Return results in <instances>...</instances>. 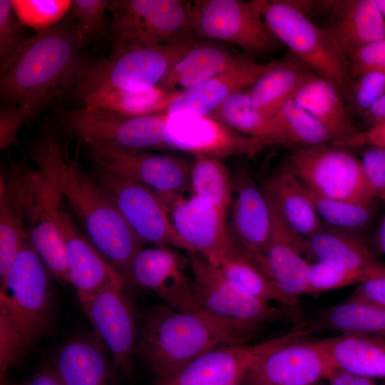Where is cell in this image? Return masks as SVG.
<instances>
[{"instance_id": "obj_58", "label": "cell", "mask_w": 385, "mask_h": 385, "mask_svg": "<svg viewBox=\"0 0 385 385\" xmlns=\"http://www.w3.org/2000/svg\"><path fill=\"white\" fill-rule=\"evenodd\" d=\"M312 385H319L318 384H312Z\"/></svg>"}, {"instance_id": "obj_18", "label": "cell", "mask_w": 385, "mask_h": 385, "mask_svg": "<svg viewBox=\"0 0 385 385\" xmlns=\"http://www.w3.org/2000/svg\"><path fill=\"white\" fill-rule=\"evenodd\" d=\"M159 195L175 232L192 253L215 265L235 247L226 223L227 215L212 203L192 194Z\"/></svg>"}, {"instance_id": "obj_52", "label": "cell", "mask_w": 385, "mask_h": 385, "mask_svg": "<svg viewBox=\"0 0 385 385\" xmlns=\"http://www.w3.org/2000/svg\"><path fill=\"white\" fill-rule=\"evenodd\" d=\"M22 385H63L52 366H46L34 374Z\"/></svg>"}, {"instance_id": "obj_5", "label": "cell", "mask_w": 385, "mask_h": 385, "mask_svg": "<svg viewBox=\"0 0 385 385\" xmlns=\"http://www.w3.org/2000/svg\"><path fill=\"white\" fill-rule=\"evenodd\" d=\"M198 40L194 37L133 49L115 57L86 58L71 91L80 100L100 89L143 91L158 86Z\"/></svg>"}, {"instance_id": "obj_4", "label": "cell", "mask_w": 385, "mask_h": 385, "mask_svg": "<svg viewBox=\"0 0 385 385\" xmlns=\"http://www.w3.org/2000/svg\"><path fill=\"white\" fill-rule=\"evenodd\" d=\"M52 274L24 241L0 287V379L19 364L51 330L54 319Z\"/></svg>"}, {"instance_id": "obj_33", "label": "cell", "mask_w": 385, "mask_h": 385, "mask_svg": "<svg viewBox=\"0 0 385 385\" xmlns=\"http://www.w3.org/2000/svg\"><path fill=\"white\" fill-rule=\"evenodd\" d=\"M320 341L337 367L375 379H385V339L339 334Z\"/></svg>"}, {"instance_id": "obj_20", "label": "cell", "mask_w": 385, "mask_h": 385, "mask_svg": "<svg viewBox=\"0 0 385 385\" xmlns=\"http://www.w3.org/2000/svg\"><path fill=\"white\" fill-rule=\"evenodd\" d=\"M36 170L27 158L1 163L0 170V280L24 241L35 192Z\"/></svg>"}, {"instance_id": "obj_37", "label": "cell", "mask_w": 385, "mask_h": 385, "mask_svg": "<svg viewBox=\"0 0 385 385\" xmlns=\"http://www.w3.org/2000/svg\"><path fill=\"white\" fill-rule=\"evenodd\" d=\"M212 265L229 282L259 299L290 309L299 304L279 292L237 245Z\"/></svg>"}, {"instance_id": "obj_34", "label": "cell", "mask_w": 385, "mask_h": 385, "mask_svg": "<svg viewBox=\"0 0 385 385\" xmlns=\"http://www.w3.org/2000/svg\"><path fill=\"white\" fill-rule=\"evenodd\" d=\"M312 332L319 330L357 334L385 339V309L372 304L344 301L317 312L308 322Z\"/></svg>"}, {"instance_id": "obj_19", "label": "cell", "mask_w": 385, "mask_h": 385, "mask_svg": "<svg viewBox=\"0 0 385 385\" xmlns=\"http://www.w3.org/2000/svg\"><path fill=\"white\" fill-rule=\"evenodd\" d=\"M128 280L150 290L175 310L200 312L189 257L175 248L141 249L133 260Z\"/></svg>"}, {"instance_id": "obj_11", "label": "cell", "mask_w": 385, "mask_h": 385, "mask_svg": "<svg viewBox=\"0 0 385 385\" xmlns=\"http://www.w3.org/2000/svg\"><path fill=\"white\" fill-rule=\"evenodd\" d=\"M96 179L111 195L123 217L143 243L192 253L179 237L159 193L111 170L94 165Z\"/></svg>"}, {"instance_id": "obj_36", "label": "cell", "mask_w": 385, "mask_h": 385, "mask_svg": "<svg viewBox=\"0 0 385 385\" xmlns=\"http://www.w3.org/2000/svg\"><path fill=\"white\" fill-rule=\"evenodd\" d=\"M209 115L242 134L263 139L270 145L287 148L276 117L264 115L252 102L249 91L233 94Z\"/></svg>"}, {"instance_id": "obj_49", "label": "cell", "mask_w": 385, "mask_h": 385, "mask_svg": "<svg viewBox=\"0 0 385 385\" xmlns=\"http://www.w3.org/2000/svg\"><path fill=\"white\" fill-rule=\"evenodd\" d=\"M331 144L348 149L364 146L385 149V120L371 125L364 130H357L350 136Z\"/></svg>"}, {"instance_id": "obj_9", "label": "cell", "mask_w": 385, "mask_h": 385, "mask_svg": "<svg viewBox=\"0 0 385 385\" xmlns=\"http://www.w3.org/2000/svg\"><path fill=\"white\" fill-rule=\"evenodd\" d=\"M199 311L221 321L260 332L284 318L288 308H279L241 289L226 279L197 253H188Z\"/></svg>"}, {"instance_id": "obj_6", "label": "cell", "mask_w": 385, "mask_h": 385, "mask_svg": "<svg viewBox=\"0 0 385 385\" xmlns=\"http://www.w3.org/2000/svg\"><path fill=\"white\" fill-rule=\"evenodd\" d=\"M255 2L278 41L313 73L335 84L344 95L350 81L349 58L329 32L312 21L291 0Z\"/></svg>"}, {"instance_id": "obj_50", "label": "cell", "mask_w": 385, "mask_h": 385, "mask_svg": "<svg viewBox=\"0 0 385 385\" xmlns=\"http://www.w3.org/2000/svg\"><path fill=\"white\" fill-rule=\"evenodd\" d=\"M346 301L359 302L385 309V274L359 283Z\"/></svg>"}, {"instance_id": "obj_3", "label": "cell", "mask_w": 385, "mask_h": 385, "mask_svg": "<svg viewBox=\"0 0 385 385\" xmlns=\"http://www.w3.org/2000/svg\"><path fill=\"white\" fill-rule=\"evenodd\" d=\"M135 356L155 379L165 377L197 357L227 345L248 344L260 332L201 312H183L157 304L138 312Z\"/></svg>"}, {"instance_id": "obj_8", "label": "cell", "mask_w": 385, "mask_h": 385, "mask_svg": "<svg viewBox=\"0 0 385 385\" xmlns=\"http://www.w3.org/2000/svg\"><path fill=\"white\" fill-rule=\"evenodd\" d=\"M284 163L312 192L332 199L376 202L366 184L360 158L332 144L292 150Z\"/></svg>"}, {"instance_id": "obj_44", "label": "cell", "mask_w": 385, "mask_h": 385, "mask_svg": "<svg viewBox=\"0 0 385 385\" xmlns=\"http://www.w3.org/2000/svg\"><path fill=\"white\" fill-rule=\"evenodd\" d=\"M110 2V0L73 1L69 12L86 46L105 32L106 13Z\"/></svg>"}, {"instance_id": "obj_51", "label": "cell", "mask_w": 385, "mask_h": 385, "mask_svg": "<svg viewBox=\"0 0 385 385\" xmlns=\"http://www.w3.org/2000/svg\"><path fill=\"white\" fill-rule=\"evenodd\" d=\"M329 385H379L375 379L335 367L326 379Z\"/></svg>"}, {"instance_id": "obj_26", "label": "cell", "mask_w": 385, "mask_h": 385, "mask_svg": "<svg viewBox=\"0 0 385 385\" xmlns=\"http://www.w3.org/2000/svg\"><path fill=\"white\" fill-rule=\"evenodd\" d=\"M108 351L93 333L78 336L58 349L52 368L63 385H115Z\"/></svg>"}, {"instance_id": "obj_24", "label": "cell", "mask_w": 385, "mask_h": 385, "mask_svg": "<svg viewBox=\"0 0 385 385\" xmlns=\"http://www.w3.org/2000/svg\"><path fill=\"white\" fill-rule=\"evenodd\" d=\"M58 215L69 283L76 289L80 303L106 287H125L127 282L125 277L89 242L78 227L62 197Z\"/></svg>"}, {"instance_id": "obj_28", "label": "cell", "mask_w": 385, "mask_h": 385, "mask_svg": "<svg viewBox=\"0 0 385 385\" xmlns=\"http://www.w3.org/2000/svg\"><path fill=\"white\" fill-rule=\"evenodd\" d=\"M324 29L348 58L359 48L385 38V19L375 0L337 1Z\"/></svg>"}, {"instance_id": "obj_25", "label": "cell", "mask_w": 385, "mask_h": 385, "mask_svg": "<svg viewBox=\"0 0 385 385\" xmlns=\"http://www.w3.org/2000/svg\"><path fill=\"white\" fill-rule=\"evenodd\" d=\"M273 64L257 63L246 58L228 71L193 87L178 91L165 113L209 115L233 94L252 86Z\"/></svg>"}, {"instance_id": "obj_30", "label": "cell", "mask_w": 385, "mask_h": 385, "mask_svg": "<svg viewBox=\"0 0 385 385\" xmlns=\"http://www.w3.org/2000/svg\"><path fill=\"white\" fill-rule=\"evenodd\" d=\"M293 99L327 128L333 138L332 143L358 130L343 92L335 84L314 73L299 86Z\"/></svg>"}, {"instance_id": "obj_48", "label": "cell", "mask_w": 385, "mask_h": 385, "mask_svg": "<svg viewBox=\"0 0 385 385\" xmlns=\"http://www.w3.org/2000/svg\"><path fill=\"white\" fill-rule=\"evenodd\" d=\"M34 115L26 105L6 106L0 112V148H7L17 140L20 128Z\"/></svg>"}, {"instance_id": "obj_35", "label": "cell", "mask_w": 385, "mask_h": 385, "mask_svg": "<svg viewBox=\"0 0 385 385\" xmlns=\"http://www.w3.org/2000/svg\"><path fill=\"white\" fill-rule=\"evenodd\" d=\"M177 93L168 92L159 85L143 91L104 88L91 92L80 101L87 110L140 115L165 113Z\"/></svg>"}, {"instance_id": "obj_56", "label": "cell", "mask_w": 385, "mask_h": 385, "mask_svg": "<svg viewBox=\"0 0 385 385\" xmlns=\"http://www.w3.org/2000/svg\"><path fill=\"white\" fill-rule=\"evenodd\" d=\"M0 385H10L9 381L6 380V378L0 379Z\"/></svg>"}, {"instance_id": "obj_45", "label": "cell", "mask_w": 385, "mask_h": 385, "mask_svg": "<svg viewBox=\"0 0 385 385\" xmlns=\"http://www.w3.org/2000/svg\"><path fill=\"white\" fill-rule=\"evenodd\" d=\"M385 95V73L368 72L349 81L344 96L357 113L363 115Z\"/></svg>"}, {"instance_id": "obj_42", "label": "cell", "mask_w": 385, "mask_h": 385, "mask_svg": "<svg viewBox=\"0 0 385 385\" xmlns=\"http://www.w3.org/2000/svg\"><path fill=\"white\" fill-rule=\"evenodd\" d=\"M28 38L14 13L11 0H1L0 76L11 66Z\"/></svg>"}, {"instance_id": "obj_7", "label": "cell", "mask_w": 385, "mask_h": 385, "mask_svg": "<svg viewBox=\"0 0 385 385\" xmlns=\"http://www.w3.org/2000/svg\"><path fill=\"white\" fill-rule=\"evenodd\" d=\"M190 3L182 0H112L108 57L147 46L197 37L191 27Z\"/></svg>"}, {"instance_id": "obj_53", "label": "cell", "mask_w": 385, "mask_h": 385, "mask_svg": "<svg viewBox=\"0 0 385 385\" xmlns=\"http://www.w3.org/2000/svg\"><path fill=\"white\" fill-rule=\"evenodd\" d=\"M364 118L371 123V125L385 120V95L380 98L366 113Z\"/></svg>"}, {"instance_id": "obj_47", "label": "cell", "mask_w": 385, "mask_h": 385, "mask_svg": "<svg viewBox=\"0 0 385 385\" xmlns=\"http://www.w3.org/2000/svg\"><path fill=\"white\" fill-rule=\"evenodd\" d=\"M349 62L350 80L368 72L385 73V38L359 48Z\"/></svg>"}, {"instance_id": "obj_14", "label": "cell", "mask_w": 385, "mask_h": 385, "mask_svg": "<svg viewBox=\"0 0 385 385\" xmlns=\"http://www.w3.org/2000/svg\"><path fill=\"white\" fill-rule=\"evenodd\" d=\"M60 120L65 129L80 140L92 139L143 150L167 148L165 113L128 115L81 108L65 111Z\"/></svg>"}, {"instance_id": "obj_55", "label": "cell", "mask_w": 385, "mask_h": 385, "mask_svg": "<svg viewBox=\"0 0 385 385\" xmlns=\"http://www.w3.org/2000/svg\"><path fill=\"white\" fill-rule=\"evenodd\" d=\"M376 5L385 19V0H375Z\"/></svg>"}, {"instance_id": "obj_54", "label": "cell", "mask_w": 385, "mask_h": 385, "mask_svg": "<svg viewBox=\"0 0 385 385\" xmlns=\"http://www.w3.org/2000/svg\"><path fill=\"white\" fill-rule=\"evenodd\" d=\"M374 248L377 253L385 256V212L384 213L373 237Z\"/></svg>"}, {"instance_id": "obj_31", "label": "cell", "mask_w": 385, "mask_h": 385, "mask_svg": "<svg viewBox=\"0 0 385 385\" xmlns=\"http://www.w3.org/2000/svg\"><path fill=\"white\" fill-rule=\"evenodd\" d=\"M225 47L200 39L168 71L159 86L168 92L177 86L185 89L224 73L245 61Z\"/></svg>"}, {"instance_id": "obj_23", "label": "cell", "mask_w": 385, "mask_h": 385, "mask_svg": "<svg viewBox=\"0 0 385 385\" xmlns=\"http://www.w3.org/2000/svg\"><path fill=\"white\" fill-rule=\"evenodd\" d=\"M232 197L230 206L231 235L253 263L265 253L272 230V212L267 195L244 166L231 173Z\"/></svg>"}, {"instance_id": "obj_29", "label": "cell", "mask_w": 385, "mask_h": 385, "mask_svg": "<svg viewBox=\"0 0 385 385\" xmlns=\"http://www.w3.org/2000/svg\"><path fill=\"white\" fill-rule=\"evenodd\" d=\"M263 189L284 221L300 236L309 237L324 225L309 190L284 162L267 175Z\"/></svg>"}, {"instance_id": "obj_13", "label": "cell", "mask_w": 385, "mask_h": 385, "mask_svg": "<svg viewBox=\"0 0 385 385\" xmlns=\"http://www.w3.org/2000/svg\"><path fill=\"white\" fill-rule=\"evenodd\" d=\"M94 165L140 182L161 194L190 192V165L175 156L81 140Z\"/></svg>"}, {"instance_id": "obj_1", "label": "cell", "mask_w": 385, "mask_h": 385, "mask_svg": "<svg viewBox=\"0 0 385 385\" xmlns=\"http://www.w3.org/2000/svg\"><path fill=\"white\" fill-rule=\"evenodd\" d=\"M50 161L55 182L83 234L100 254L126 279L143 242L128 224L115 201L92 175L82 170L53 129L38 137Z\"/></svg>"}, {"instance_id": "obj_12", "label": "cell", "mask_w": 385, "mask_h": 385, "mask_svg": "<svg viewBox=\"0 0 385 385\" xmlns=\"http://www.w3.org/2000/svg\"><path fill=\"white\" fill-rule=\"evenodd\" d=\"M29 153L37 168L34 200L26 224L28 239L53 277L68 284L66 251L58 215L61 195L46 150L38 138Z\"/></svg>"}, {"instance_id": "obj_21", "label": "cell", "mask_w": 385, "mask_h": 385, "mask_svg": "<svg viewBox=\"0 0 385 385\" xmlns=\"http://www.w3.org/2000/svg\"><path fill=\"white\" fill-rule=\"evenodd\" d=\"M295 331L255 344H241L219 347L197 357L153 385H229L240 383L251 365L260 356L293 339Z\"/></svg>"}, {"instance_id": "obj_16", "label": "cell", "mask_w": 385, "mask_h": 385, "mask_svg": "<svg viewBox=\"0 0 385 385\" xmlns=\"http://www.w3.org/2000/svg\"><path fill=\"white\" fill-rule=\"evenodd\" d=\"M93 329L103 344L113 364L127 379L135 371L138 320L124 287L108 286L81 304Z\"/></svg>"}, {"instance_id": "obj_41", "label": "cell", "mask_w": 385, "mask_h": 385, "mask_svg": "<svg viewBox=\"0 0 385 385\" xmlns=\"http://www.w3.org/2000/svg\"><path fill=\"white\" fill-rule=\"evenodd\" d=\"M72 3L71 0H11L20 23L37 31L59 23L70 11Z\"/></svg>"}, {"instance_id": "obj_15", "label": "cell", "mask_w": 385, "mask_h": 385, "mask_svg": "<svg viewBox=\"0 0 385 385\" xmlns=\"http://www.w3.org/2000/svg\"><path fill=\"white\" fill-rule=\"evenodd\" d=\"M302 336L260 356L241 380V385H312L327 379L336 366L320 339Z\"/></svg>"}, {"instance_id": "obj_10", "label": "cell", "mask_w": 385, "mask_h": 385, "mask_svg": "<svg viewBox=\"0 0 385 385\" xmlns=\"http://www.w3.org/2000/svg\"><path fill=\"white\" fill-rule=\"evenodd\" d=\"M190 18L196 36L234 44L249 55L270 52L279 42L255 0L195 1L190 3Z\"/></svg>"}, {"instance_id": "obj_27", "label": "cell", "mask_w": 385, "mask_h": 385, "mask_svg": "<svg viewBox=\"0 0 385 385\" xmlns=\"http://www.w3.org/2000/svg\"><path fill=\"white\" fill-rule=\"evenodd\" d=\"M304 243L312 261L359 272L367 279L385 274V262L369 243L325 225L314 234L304 237Z\"/></svg>"}, {"instance_id": "obj_57", "label": "cell", "mask_w": 385, "mask_h": 385, "mask_svg": "<svg viewBox=\"0 0 385 385\" xmlns=\"http://www.w3.org/2000/svg\"><path fill=\"white\" fill-rule=\"evenodd\" d=\"M229 385H241L240 383H235V384H229Z\"/></svg>"}, {"instance_id": "obj_40", "label": "cell", "mask_w": 385, "mask_h": 385, "mask_svg": "<svg viewBox=\"0 0 385 385\" xmlns=\"http://www.w3.org/2000/svg\"><path fill=\"white\" fill-rule=\"evenodd\" d=\"M275 117L285 136L287 148L291 150L333 141L327 128L293 98L283 105Z\"/></svg>"}, {"instance_id": "obj_22", "label": "cell", "mask_w": 385, "mask_h": 385, "mask_svg": "<svg viewBox=\"0 0 385 385\" xmlns=\"http://www.w3.org/2000/svg\"><path fill=\"white\" fill-rule=\"evenodd\" d=\"M267 197L272 212L271 235L264 255L254 264L279 292L299 302L302 295L309 294L308 273L312 260L304 237L288 225Z\"/></svg>"}, {"instance_id": "obj_2", "label": "cell", "mask_w": 385, "mask_h": 385, "mask_svg": "<svg viewBox=\"0 0 385 385\" xmlns=\"http://www.w3.org/2000/svg\"><path fill=\"white\" fill-rule=\"evenodd\" d=\"M85 46L70 14L37 31L0 76L1 99L6 106L26 105L36 115L71 91Z\"/></svg>"}, {"instance_id": "obj_39", "label": "cell", "mask_w": 385, "mask_h": 385, "mask_svg": "<svg viewBox=\"0 0 385 385\" xmlns=\"http://www.w3.org/2000/svg\"><path fill=\"white\" fill-rule=\"evenodd\" d=\"M190 192L204 198L227 215L232 197L231 173L221 159L193 155L190 165Z\"/></svg>"}, {"instance_id": "obj_43", "label": "cell", "mask_w": 385, "mask_h": 385, "mask_svg": "<svg viewBox=\"0 0 385 385\" xmlns=\"http://www.w3.org/2000/svg\"><path fill=\"white\" fill-rule=\"evenodd\" d=\"M367 279L361 273L319 261L312 262L308 273L309 294L318 295L321 292L358 284Z\"/></svg>"}, {"instance_id": "obj_38", "label": "cell", "mask_w": 385, "mask_h": 385, "mask_svg": "<svg viewBox=\"0 0 385 385\" xmlns=\"http://www.w3.org/2000/svg\"><path fill=\"white\" fill-rule=\"evenodd\" d=\"M317 212L327 226L368 242L366 236L377 215L376 202L327 198L309 191Z\"/></svg>"}, {"instance_id": "obj_46", "label": "cell", "mask_w": 385, "mask_h": 385, "mask_svg": "<svg viewBox=\"0 0 385 385\" xmlns=\"http://www.w3.org/2000/svg\"><path fill=\"white\" fill-rule=\"evenodd\" d=\"M360 160L374 198L385 202V149L369 148L364 151Z\"/></svg>"}, {"instance_id": "obj_17", "label": "cell", "mask_w": 385, "mask_h": 385, "mask_svg": "<svg viewBox=\"0 0 385 385\" xmlns=\"http://www.w3.org/2000/svg\"><path fill=\"white\" fill-rule=\"evenodd\" d=\"M164 141L168 149L220 159L252 158L270 145L263 139L242 134L212 116L187 113L166 115Z\"/></svg>"}, {"instance_id": "obj_32", "label": "cell", "mask_w": 385, "mask_h": 385, "mask_svg": "<svg viewBox=\"0 0 385 385\" xmlns=\"http://www.w3.org/2000/svg\"><path fill=\"white\" fill-rule=\"evenodd\" d=\"M313 72L292 53L273 61L249 91L251 99L266 116L274 117L283 105L293 98L303 82Z\"/></svg>"}]
</instances>
